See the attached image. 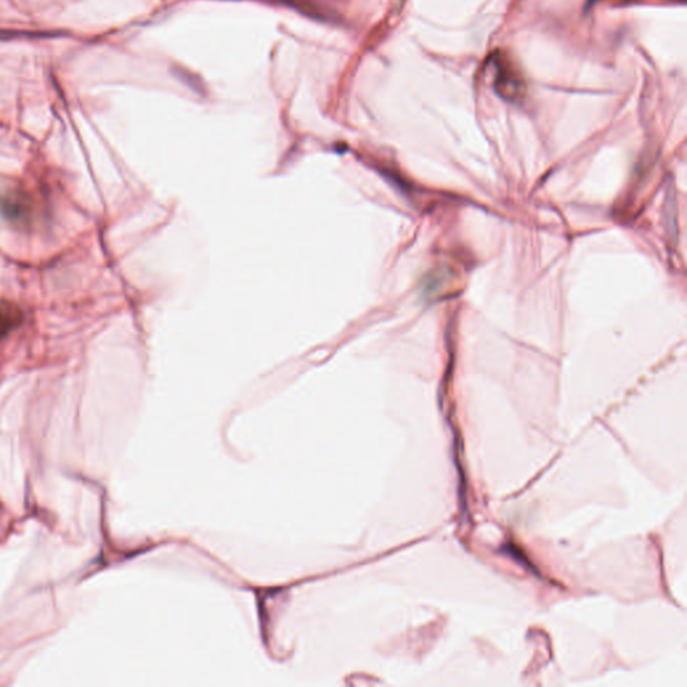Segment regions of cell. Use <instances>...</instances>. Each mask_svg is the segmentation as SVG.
I'll return each instance as SVG.
<instances>
[{
	"mask_svg": "<svg viewBox=\"0 0 687 687\" xmlns=\"http://www.w3.org/2000/svg\"><path fill=\"white\" fill-rule=\"evenodd\" d=\"M491 73L493 85L496 92L505 100L515 101L519 99L524 93V81L517 72L515 65L505 56L494 54L491 58Z\"/></svg>",
	"mask_w": 687,
	"mask_h": 687,
	"instance_id": "6da1fadb",
	"label": "cell"
},
{
	"mask_svg": "<svg viewBox=\"0 0 687 687\" xmlns=\"http://www.w3.org/2000/svg\"><path fill=\"white\" fill-rule=\"evenodd\" d=\"M23 322L22 309L10 301L0 300V339H4Z\"/></svg>",
	"mask_w": 687,
	"mask_h": 687,
	"instance_id": "7a4b0ae2",
	"label": "cell"
}]
</instances>
